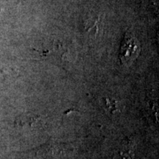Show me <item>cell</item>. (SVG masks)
Wrapping results in <instances>:
<instances>
[{
    "label": "cell",
    "instance_id": "cell-1",
    "mask_svg": "<svg viewBox=\"0 0 159 159\" xmlns=\"http://www.w3.org/2000/svg\"><path fill=\"white\" fill-rule=\"evenodd\" d=\"M141 45L139 41L130 33L124 35L119 52V59L123 65L130 66L139 55Z\"/></svg>",
    "mask_w": 159,
    "mask_h": 159
},
{
    "label": "cell",
    "instance_id": "cell-2",
    "mask_svg": "<svg viewBox=\"0 0 159 159\" xmlns=\"http://www.w3.org/2000/svg\"><path fill=\"white\" fill-rule=\"evenodd\" d=\"M105 108L110 114H114L116 111H120L119 108L118 103L115 99H111L108 98L105 99Z\"/></svg>",
    "mask_w": 159,
    "mask_h": 159
},
{
    "label": "cell",
    "instance_id": "cell-3",
    "mask_svg": "<svg viewBox=\"0 0 159 159\" xmlns=\"http://www.w3.org/2000/svg\"><path fill=\"white\" fill-rule=\"evenodd\" d=\"M134 152L129 148H125L124 150H120L117 152L114 159H133Z\"/></svg>",
    "mask_w": 159,
    "mask_h": 159
}]
</instances>
